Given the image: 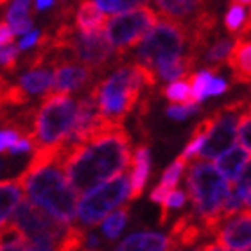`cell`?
<instances>
[{"label":"cell","instance_id":"obj_37","mask_svg":"<svg viewBox=\"0 0 251 251\" xmlns=\"http://www.w3.org/2000/svg\"><path fill=\"white\" fill-rule=\"evenodd\" d=\"M13 38H15V32L9 27V24L4 20H0V45H7V43H13Z\"/></svg>","mask_w":251,"mask_h":251},{"label":"cell","instance_id":"obj_44","mask_svg":"<svg viewBox=\"0 0 251 251\" xmlns=\"http://www.w3.org/2000/svg\"><path fill=\"white\" fill-rule=\"evenodd\" d=\"M248 115L251 117V100H250V102H248Z\"/></svg>","mask_w":251,"mask_h":251},{"label":"cell","instance_id":"obj_33","mask_svg":"<svg viewBox=\"0 0 251 251\" xmlns=\"http://www.w3.org/2000/svg\"><path fill=\"white\" fill-rule=\"evenodd\" d=\"M196 111H199V102H194V104H188V106L173 104L167 108V115L171 117V119L181 121V119H187L190 113H196Z\"/></svg>","mask_w":251,"mask_h":251},{"label":"cell","instance_id":"obj_39","mask_svg":"<svg viewBox=\"0 0 251 251\" xmlns=\"http://www.w3.org/2000/svg\"><path fill=\"white\" fill-rule=\"evenodd\" d=\"M16 173V162L13 158H4V160H0V178H4V176H9V174H15Z\"/></svg>","mask_w":251,"mask_h":251},{"label":"cell","instance_id":"obj_35","mask_svg":"<svg viewBox=\"0 0 251 251\" xmlns=\"http://www.w3.org/2000/svg\"><path fill=\"white\" fill-rule=\"evenodd\" d=\"M241 178H237L239 181H235V187H239L241 190H244L246 194H250L251 192V158L246 162V165L242 167V171H241V174H239Z\"/></svg>","mask_w":251,"mask_h":251},{"label":"cell","instance_id":"obj_19","mask_svg":"<svg viewBox=\"0 0 251 251\" xmlns=\"http://www.w3.org/2000/svg\"><path fill=\"white\" fill-rule=\"evenodd\" d=\"M248 160H250V151H248L246 147L231 146L217 156L215 165H217V171L230 181V185H233Z\"/></svg>","mask_w":251,"mask_h":251},{"label":"cell","instance_id":"obj_22","mask_svg":"<svg viewBox=\"0 0 251 251\" xmlns=\"http://www.w3.org/2000/svg\"><path fill=\"white\" fill-rule=\"evenodd\" d=\"M52 81H54V72L50 68H31L27 74H24L18 81L22 88L25 90L29 95L34 94H43V92H49L52 88Z\"/></svg>","mask_w":251,"mask_h":251},{"label":"cell","instance_id":"obj_38","mask_svg":"<svg viewBox=\"0 0 251 251\" xmlns=\"http://www.w3.org/2000/svg\"><path fill=\"white\" fill-rule=\"evenodd\" d=\"M38 38H40V31H34V29H31V31L25 32V36L22 38L20 43H18V47L20 49H31L36 45Z\"/></svg>","mask_w":251,"mask_h":251},{"label":"cell","instance_id":"obj_28","mask_svg":"<svg viewBox=\"0 0 251 251\" xmlns=\"http://www.w3.org/2000/svg\"><path fill=\"white\" fill-rule=\"evenodd\" d=\"M214 74H217L214 68H206V70L198 74H188L190 86H192V95L196 102H201L203 99H206V86H208L210 79L214 77Z\"/></svg>","mask_w":251,"mask_h":251},{"label":"cell","instance_id":"obj_18","mask_svg":"<svg viewBox=\"0 0 251 251\" xmlns=\"http://www.w3.org/2000/svg\"><path fill=\"white\" fill-rule=\"evenodd\" d=\"M117 250L121 251H167V250H178L171 237H165L162 233H152V231H142L135 235L127 237L126 241L119 244Z\"/></svg>","mask_w":251,"mask_h":251},{"label":"cell","instance_id":"obj_40","mask_svg":"<svg viewBox=\"0 0 251 251\" xmlns=\"http://www.w3.org/2000/svg\"><path fill=\"white\" fill-rule=\"evenodd\" d=\"M146 4H149V0H121L119 2V13L135 9V7H140V5H146Z\"/></svg>","mask_w":251,"mask_h":251},{"label":"cell","instance_id":"obj_21","mask_svg":"<svg viewBox=\"0 0 251 251\" xmlns=\"http://www.w3.org/2000/svg\"><path fill=\"white\" fill-rule=\"evenodd\" d=\"M196 59L190 52H185L178 58L171 59V61H165L162 65H158L154 68L158 79H163V81H174V79H181L188 74H192L194 67H196Z\"/></svg>","mask_w":251,"mask_h":251},{"label":"cell","instance_id":"obj_7","mask_svg":"<svg viewBox=\"0 0 251 251\" xmlns=\"http://www.w3.org/2000/svg\"><path fill=\"white\" fill-rule=\"evenodd\" d=\"M136 47L138 49H136L135 61L154 70L158 65L185 54L187 29L178 22L160 16L156 25L142 38V42Z\"/></svg>","mask_w":251,"mask_h":251},{"label":"cell","instance_id":"obj_4","mask_svg":"<svg viewBox=\"0 0 251 251\" xmlns=\"http://www.w3.org/2000/svg\"><path fill=\"white\" fill-rule=\"evenodd\" d=\"M77 115V100L67 92H49L32 117V144L34 147L61 144L70 136Z\"/></svg>","mask_w":251,"mask_h":251},{"label":"cell","instance_id":"obj_3","mask_svg":"<svg viewBox=\"0 0 251 251\" xmlns=\"http://www.w3.org/2000/svg\"><path fill=\"white\" fill-rule=\"evenodd\" d=\"M147 88L136 63H121V67L106 79L90 88L100 115L111 122L124 124L126 117L135 110L142 90Z\"/></svg>","mask_w":251,"mask_h":251},{"label":"cell","instance_id":"obj_41","mask_svg":"<svg viewBox=\"0 0 251 251\" xmlns=\"http://www.w3.org/2000/svg\"><path fill=\"white\" fill-rule=\"evenodd\" d=\"M54 4V0H36V9L42 11V9H47L50 5Z\"/></svg>","mask_w":251,"mask_h":251},{"label":"cell","instance_id":"obj_16","mask_svg":"<svg viewBox=\"0 0 251 251\" xmlns=\"http://www.w3.org/2000/svg\"><path fill=\"white\" fill-rule=\"evenodd\" d=\"M204 235H206V230H204L203 219L194 210L183 217H179L176 221V225L173 226V231H171V239L178 248L194 246Z\"/></svg>","mask_w":251,"mask_h":251},{"label":"cell","instance_id":"obj_27","mask_svg":"<svg viewBox=\"0 0 251 251\" xmlns=\"http://www.w3.org/2000/svg\"><path fill=\"white\" fill-rule=\"evenodd\" d=\"M188 165L187 160H183L181 156H178V160L171 165V167L163 173V178L162 181H160V185H158V188L160 190H163L165 194H169L171 190H174V188L178 187V181L179 178H181V174H183L185 167Z\"/></svg>","mask_w":251,"mask_h":251},{"label":"cell","instance_id":"obj_25","mask_svg":"<svg viewBox=\"0 0 251 251\" xmlns=\"http://www.w3.org/2000/svg\"><path fill=\"white\" fill-rule=\"evenodd\" d=\"M231 45H233V42H231L230 38H215L212 45L208 47V50H206V54H204L206 63L210 65L208 68H214L215 72H219L221 63L226 61Z\"/></svg>","mask_w":251,"mask_h":251},{"label":"cell","instance_id":"obj_5","mask_svg":"<svg viewBox=\"0 0 251 251\" xmlns=\"http://www.w3.org/2000/svg\"><path fill=\"white\" fill-rule=\"evenodd\" d=\"M230 181L210 162L196 158L187 171L188 198L194 204V212L204 221L219 212L230 194Z\"/></svg>","mask_w":251,"mask_h":251},{"label":"cell","instance_id":"obj_20","mask_svg":"<svg viewBox=\"0 0 251 251\" xmlns=\"http://www.w3.org/2000/svg\"><path fill=\"white\" fill-rule=\"evenodd\" d=\"M22 198H24V187L20 178L0 181V226L9 219V215L15 212Z\"/></svg>","mask_w":251,"mask_h":251},{"label":"cell","instance_id":"obj_13","mask_svg":"<svg viewBox=\"0 0 251 251\" xmlns=\"http://www.w3.org/2000/svg\"><path fill=\"white\" fill-rule=\"evenodd\" d=\"M160 16L188 25L203 9H206V0H154Z\"/></svg>","mask_w":251,"mask_h":251},{"label":"cell","instance_id":"obj_23","mask_svg":"<svg viewBox=\"0 0 251 251\" xmlns=\"http://www.w3.org/2000/svg\"><path fill=\"white\" fill-rule=\"evenodd\" d=\"M5 18L11 24L15 34H25L32 29L31 20V0H15L5 11Z\"/></svg>","mask_w":251,"mask_h":251},{"label":"cell","instance_id":"obj_45","mask_svg":"<svg viewBox=\"0 0 251 251\" xmlns=\"http://www.w3.org/2000/svg\"><path fill=\"white\" fill-rule=\"evenodd\" d=\"M7 2H9V0H0V5H2V4H7Z\"/></svg>","mask_w":251,"mask_h":251},{"label":"cell","instance_id":"obj_24","mask_svg":"<svg viewBox=\"0 0 251 251\" xmlns=\"http://www.w3.org/2000/svg\"><path fill=\"white\" fill-rule=\"evenodd\" d=\"M163 95L167 97L174 104H194V95H192V86H190V79H174L173 83L163 88Z\"/></svg>","mask_w":251,"mask_h":251},{"label":"cell","instance_id":"obj_2","mask_svg":"<svg viewBox=\"0 0 251 251\" xmlns=\"http://www.w3.org/2000/svg\"><path fill=\"white\" fill-rule=\"evenodd\" d=\"M67 140L54 146L36 147L31 162L20 174L24 192L29 201L63 223H72L77 208V192L65 174Z\"/></svg>","mask_w":251,"mask_h":251},{"label":"cell","instance_id":"obj_36","mask_svg":"<svg viewBox=\"0 0 251 251\" xmlns=\"http://www.w3.org/2000/svg\"><path fill=\"white\" fill-rule=\"evenodd\" d=\"M226 90H228V84H226L225 79L212 77L208 86H206V97H208V95H221L223 92H226Z\"/></svg>","mask_w":251,"mask_h":251},{"label":"cell","instance_id":"obj_17","mask_svg":"<svg viewBox=\"0 0 251 251\" xmlns=\"http://www.w3.org/2000/svg\"><path fill=\"white\" fill-rule=\"evenodd\" d=\"M129 167V199H138L144 192V187H146L147 178H149V169H151L149 147L146 144L136 147L135 154L131 156Z\"/></svg>","mask_w":251,"mask_h":251},{"label":"cell","instance_id":"obj_14","mask_svg":"<svg viewBox=\"0 0 251 251\" xmlns=\"http://www.w3.org/2000/svg\"><path fill=\"white\" fill-rule=\"evenodd\" d=\"M72 22L79 32L90 34V32L104 31L108 24V15L94 0H77V9L74 11Z\"/></svg>","mask_w":251,"mask_h":251},{"label":"cell","instance_id":"obj_32","mask_svg":"<svg viewBox=\"0 0 251 251\" xmlns=\"http://www.w3.org/2000/svg\"><path fill=\"white\" fill-rule=\"evenodd\" d=\"M237 138L241 140V146H244L248 151L251 152V117L248 115V111L242 115L239 127H237Z\"/></svg>","mask_w":251,"mask_h":251},{"label":"cell","instance_id":"obj_43","mask_svg":"<svg viewBox=\"0 0 251 251\" xmlns=\"http://www.w3.org/2000/svg\"><path fill=\"white\" fill-rule=\"evenodd\" d=\"M244 203H246V206H250V208H251V192L246 196V201H244Z\"/></svg>","mask_w":251,"mask_h":251},{"label":"cell","instance_id":"obj_10","mask_svg":"<svg viewBox=\"0 0 251 251\" xmlns=\"http://www.w3.org/2000/svg\"><path fill=\"white\" fill-rule=\"evenodd\" d=\"M248 97L237 99L233 102L221 106L219 110H215L212 113V129H210L208 136L204 144L201 146L199 152L196 158L201 160H215L221 152H225L228 147H231L237 140V127L241 122L242 115L248 111Z\"/></svg>","mask_w":251,"mask_h":251},{"label":"cell","instance_id":"obj_34","mask_svg":"<svg viewBox=\"0 0 251 251\" xmlns=\"http://www.w3.org/2000/svg\"><path fill=\"white\" fill-rule=\"evenodd\" d=\"M22 138V135L16 129L11 127H0V152H7L15 146L16 140Z\"/></svg>","mask_w":251,"mask_h":251},{"label":"cell","instance_id":"obj_9","mask_svg":"<svg viewBox=\"0 0 251 251\" xmlns=\"http://www.w3.org/2000/svg\"><path fill=\"white\" fill-rule=\"evenodd\" d=\"M158 20H160V15L147 4L135 9L115 13V16L108 20L104 29L117 56L124 58L126 52L136 47L142 42V38L156 25Z\"/></svg>","mask_w":251,"mask_h":251},{"label":"cell","instance_id":"obj_12","mask_svg":"<svg viewBox=\"0 0 251 251\" xmlns=\"http://www.w3.org/2000/svg\"><path fill=\"white\" fill-rule=\"evenodd\" d=\"M56 70H54V81H52V88L56 92H72V90H81L84 88L88 83H92V79L97 75V74L92 70V68L84 67L81 63L75 61H67V63H59L56 65Z\"/></svg>","mask_w":251,"mask_h":251},{"label":"cell","instance_id":"obj_6","mask_svg":"<svg viewBox=\"0 0 251 251\" xmlns=\"http://www.w3.org/2000/svg\"><path fill=\"white\" fill-rule=\"evenodd\" d=\"M13 225L24 233L29 250H59L70 223H63L29 199L16 204Z\"/></svg>","mask_w":251,"mask_h":251},{"label":"cell","instance_id":"obj_8","mask_svg":"<svg viewBox=\"0 0 251 251\" xmlns=\"http://www.w3.org/2000/svg\"><path fill=\"white\" fill-rule=\"evenodd\" d=\"M127 198H129V176L121 173L108 181H102L97 187L86 190L81 201H77L75 215L81 225L97 226Z\"/></svg>","mask_w":251,"mask_h":251},{"label":"cell","instance_id":"obj_29","mask_svg":"<svg viewBox=\"0 0 251 251\" xmlns=\"http://www.w3.org/2000/svg\"><path fill=\"white\" fill-rule=\"evenodd\" d=\"M244 22H246V9H244V5L231 2L230 9H228L225 18V27L228 29V32H230L231 36L239 34V31L244 25Z\"/></svg>","mask_w":251,"mask_h":251},{"label":"cell","instance_id":"obj_30","mask_svg":"<svg viewBox=\"0 0 251 251\" xmlns=\"http://www.w3.org/2000/svg\"><path fill=\"white\" fill-rule=\"evenodd\" d=\"M18 45L7 43V45H0V68H4L5 72H16L18 70Z\"/></svg>","mask_w":251,"mask_h":251},{"label":"cell","instance_id":"obj_31","mask_svg":"<svg viewBox=\"0 0 251 251\" xmlns=\"http://www.w3.org/2000/svg\"><path fill=\"white\" fill-rule=\"evenodd\" d=\"M185 199H187V194L174 188L169 192V196L165 198V201L162 203V215H160V225H165L169 219V212L173 208H181L185 204Z\"/></svg>","mask_w":251,"mask_h":251},{"label":"cell","instance_id":"obj_11","mask_svg":"<svg viewBox=\"0 0 251 251\" xmlns=\"http://www.w3.org/2000/svg\"><path fill=\"white\" fill-rule=\"evenodd\" d=\"M217 250H251V208L242 206L215 231Z\"/></svg>","mask_w":251,"mask_h":251},{"label":"cell","instance_id":"obj_1","mask_svg":"<svg viewBox=\"0 0 251 251\" xmlns=\"http://www.w3.org/2000/svg\"><path fill=\"white\" fill-rule=\"evenodd\" d=\"M65 174L77 194L124 173L131 163V136L124 124H111L86 142L67 140Z\"/></svg>","mask_w":251,"mask_h":251},{"label":"cell","instance_id":"obj_42","mask_svg":"<svg viewBox=\"0 0 251 251\" xmlns=\"http://www.w3.org/2000/svg\"><path fill=\"white\" fill-rule=\"evenodd\" d=\"M231 2H235V4H242V5L251 4V0H231Z\"/></svg>","mask_w":251,"mask_h":251},{"label":"cell","instance_id":"obj_15","mask_svg":"<svg viewBox=\"0 0 251 251\" xmlns=\"http://www.w3.org/2000/svg\"><path fill=\"white\" fill-rule=\"evenodd\" d=\"M226 61L235 83L251 84V42L248 38H237Z\"/></svg>","mask_w":251,"mask_h":251},{"label":"cell","instance_id":"obj_26","mask_svg":"<svg viewBox=\"0 0 251 251\" xmlns=\"http://www.w3.org/2000/svg\"><path fill=\"white\" fill-rule=\"evenodd\" d=\"M127 215H129V206L124 204L119 210H115L113 214H108L104 217V223H102V231L108 239H117L119 233L124 230L126 223H127Z\"/></svg>","mask_w":251,"mask_h":251}]
</instances>
